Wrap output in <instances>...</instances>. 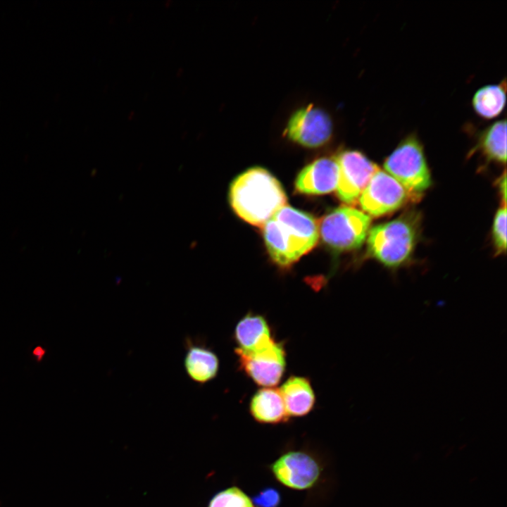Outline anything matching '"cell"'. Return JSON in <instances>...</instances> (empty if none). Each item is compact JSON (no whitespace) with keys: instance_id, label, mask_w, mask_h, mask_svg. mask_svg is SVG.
Instances as JSON below:
<instances>
[{"instance_id":"6da1fadb","label":"cell","mask_w":507,"mask_h":507,"mask_svg":"<svg viewBox=\"0 0 507 507\" xmlns=\"http://www.w3.org/2000/svg\"><path fill=\"white\" fill-rule=\"evenodd\" d=\"M262 227L271 258L282 267L290 265L311 251L319 237L318 224L315 218L287 205Z\"/></svg>"},{"instance_id":"7a4b0ae2","label":"cell","mask_w":507,"mask_h":507,"mask_svg":"<svg viewBox=\"0 0 507 507\" xmlns=\"http://www.w3.org/2000/svg\"><path fill=\"white\" fill-rule=\"evenodd\" d=\"M229 200L240 218L253 225L263 226L286 205L287 196L273 175L256 167L244 171L232 181Z\"/></svg>"},{"instance_id":"3957f363","label":"cell","mask_w":507,"mask_h":507,"mask_svg":"<svg viewBox=\"0 0 507 507\" xmlns=\"http://www.w3.org/2000/svg\"><path fill=\"white\" fill-rule=\"evenodd\" d=\"M419 227L420 219L415 213L373 227L367 241L369 254L389 268L403 264L415 247Z\"/></svg>"},{"instance_id":"277c9868","label":"cell","mask_w":507,"mask_h":507,"mask_svg":"<svg viewBox=\"0 0 507 507\" xmlns=\"http://www.w3.org/2000/svg\"><path fill=\"white\" fill-rule=\"evenodd\" d=\"M385 170L414 197L432 183L423 146L415 134L402 139L384 161Z\"/></svg>"},{"instance_id":"5b68a950","label":"cell","mask_w":507,"mask_h":507,"mask_svg":"<svg viewBox=\"0 0 507 507\" xmlns=\"http://www.w3.org/2000/svg\"><path fill=\"white\" fill-rule=\"evenodd\" d=\"M371 219L364 212L342 206L326 214L318 225L323 241L339 251L359 248L365 242Z\"/></svg>"},{"instance_id":"8992f818","label":"cell","mask_w":507,"mask_h":507,"mask_svg":"<svg viewBox=\"0 0 507 507\" xmlns=\"http://www.w3.org/2000/svg\"><path fill=\"white\" fill-rule=\"evenodd\" d=\"M236 354L241 370L259 386H274L284 373L285 350L283 344L273 338L251 353Z\"/></svg>"},{"instance_id":"52a82bcc","label":"cell","mask_w":507,"mask_h":507,"mask_svg":"<svg viewBox=\"0 0 507 507\" xmlns=\"http://www.w3.org/2000/svg\"><path fill=\"white\" fill-rule=\"evenodd\" d=\"M335 160L339 168L337 196L346 204H353L359 199L379 168L363 154L355 150L344 151Z\"/></svg>"},{"instance_id":"ba28073f","label":"cell","mask_w":507,"mask_h":507,"mask_svg":"<svg viewBox=\"0 0 507 507\" xmlns=\"http://www.w3.org/2000/svg\"><path fill=\"white\" fill-rule=\"evenodd\" d=\"M285 134L290 140L301 146L319 147L330 139L332 122L324 110L309 104L299 108L291 115Z\"/></svg>"},{"instance_id":"9c48e42d","label":"cell","mask_w":507,"mask_h":507,"mask_svg":"<svg viewBox=\"0 0 507 507\" xmlns=\"http://www.w3.org/2000/svg\"><path fill=\"white\" fill-rule=\"evenodd\" d=\"M412 196L392 176L380 169L373 175L359 201L362 209L373 216H381L399 209Z\"/></svg>"},{"instance_id":"30bf717a","label":"cell","mask_w":507,"mask_h":507,"mask_svg":"<svg viewBox=\"0 0 507 507\" xmlns=\"http://www.w3.org/2000/svg\"><path fill=\"white\" fill-rule=\"evenodd\" d=\"M272 470L283 484L295 489H306L314 484L319 477L317 463L308 455L292 451L278 458Z\"/></svg>"},{"instance_id":"8fae6325","label":"cell","mask_w":507,"mask_h":507,"mask_svg":"<svg viewBox=\"0 0 507 507\" xmlns=\"http://www.w3.org/2000/svg\"><path fill=\"white\" fill-rule=\"evenodd\" d=\"M339 168L335 158H320L306 165L298 175L295 187L306 194H323L336 190Z\"/></svg>"},{"instance_id":"7c38bea8","label":"cell","mask_w":507,"mask_h":507,"mask_svg":"<svg viewBox=\"0 0 507 507\" xmlns=\"http://www.w3.org/2000/svg\"><path fill=\"white\" fill-rule=\"evenodd\" d=\"M184 366L188 377L204 384L213 380L219 370V359L213 351L202 344L186 339Z\"/></svg>"},{"instance_id":"4fadbf2b","label":"cell","mask_w":507,"mask_h":507,"mask_svg":"<svg viewBox=\"0 0 507 507\" xmlns=\"http://www.w3.org/2000/svg\"><path fill=\"white\" fill-rule=\"evenodd\" d=\"M272 338L270 327L265 317L249 313L239 320L235 327V353L252 352Z\"/></svg>"},{"instance_id":"5bb4252c","label":"cell","mask_w":507,"mask_h":507,"mask_svg":"<svg viewBox=\"0 0 507 507\" xmlns=\"http://www.w3.org/2000/svg\"><path fill=\"white\" fill-rule=\"evenodd\" d=\"M288 416H303L308 413L315 402L310 380L304 377L291 376L280 390Z\"/></svg>"},{"instance_id":"9a60e30c","label":"cell","mask_w":507,"mask_h":507,"mask_svg":"<svg viewBox=\"0 0 507 507\" xmlns=\"http://www.w3.org/2000/svg\"><path fill=\"white\" fill-rule=\"evenodd\" d=\"M249 410L254 418L263 423H278L289 417L280 390L263 388L252 396Z\"/></svg>"},{"instance_id":"2e32d148","label":"cell","mask_w":507,"mask_h":507,"mask_svg":"<svg viewBox=\"0 0 507 507\" xmlns=\"http://www.w3.org/2000/svg\"><path fill=\"white\" fill-rule=\"evenodd\" d=\"M477 149L489 161L506 163V121L499 120L480 134Z\"/></svg>"},{"instance_id":"e0dca14e","label":"cell","mask_w":507,"mask_h":507,"mask_svg":"<svg viewBox=\"0 0 507 507\" xmlns=\"http://www.w3.org/2000/svg\"><path fill=\"white\" fill-rule=\"evenodd\" d=\"M506 103V81L480 88L472 97V107L481 118L492 119L503 110Z\"/></svg>"},{"instance_id":"ac0fdd59","label":"cell","mask_w":507,"mask_h":507,"mask_svg":"<svg viewBox=\"0 0 507 507\" xmlns=\"http://www.w3.org/2000/svg\"><path fill=\"white\" fill-rule=\"evenodd\" d=\"M209 507H254V506L242 491L237 487H231L216 494L211 501Z\"/></svg>"},{"instance_id":"d6986e66","label":"cell","mask_w":507,"mask_h":507,"mask_svg":"<svg viewBox=\"0 0 507 507\" xmlns=\"http://www.w3.org/2000/svg\"><path fill=\"white\" fill-rule=\"evenodd\" d=\"M492 239L498 254L505 253L506 249V208H500L495 215L492 226Z\"/></svg>"},{"instance_id":"ffe728a7","label":"cell","mask_w":507,"mask_h":507,"mask_svg":"<svg viewBox=\"0 0 507 507\" xmlns=\"http://www.w3.org/2000/svg\"><path fill=\"white\" fill-rule=\"evenodd\" d=\"M280 500V494L274 489H266L254 499V503L258 507H276Z\"/></svg>"},{"instance_id":"44dd1931","label":"cell","mask_w":507,"mask_h":507,"mask_svg":"<svg viewBox=\"0 0 507 507\" xmlns=\"http://www.w3.org/2000/svg\"><path fill=\"white\" fill-rule=\"evenodd\" d=\"M46 353V349L41 345L35 346L32 350V355L38 363L43 361Z\"/></svg>"},{"instance_id":"7402d4cb","label":"cell","mask_w":507,"mask_h":507,"mask_svg":"<svg viewBox=\"0 0 507 507\" xmlns=\"http://www.w3.org/2000/svg\"><path fill=\"white\" fill-rule=\"evenodd\" d=\"M499 192L501 193V196L503 199V205L506 206V173L504 172L503 175L501 176V177L499 180Z\"/></svg>"}]
</instances>
